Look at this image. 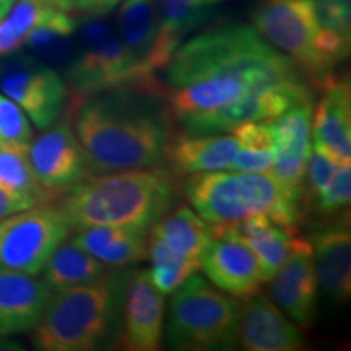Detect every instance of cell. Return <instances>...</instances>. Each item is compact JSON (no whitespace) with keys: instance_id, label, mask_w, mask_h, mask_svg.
<instances>
[{"instance_id":"f546056e","label":"cell","mask_w":351,"mask_h":351,"mask_svg":"<svg viewBox=\"0 0 351 351\" xmlns=\"http://www.w3.org/2000/svg\"><path fill=\"white\" fill-rule=\"evenodd\" d=\"M54 10L56 7L36 0H21L15 3L7 16L0 20V57L19 51L28 34L49 19Z\"/></svg>"},{"instance_id":"8d00e7d4","label":"cell","mask_w":351,"mask_h":351,"mask_svg":"<svg viewBox=\"0 0 351 351\" xmlns=\"http://www.w3.org/2000/svg\"><path fill=\"white\" fill-rule=\"evenodd\" d=\"M15 2L16 0H0V20H2L3 16H7V13L12 10Z\"/></svg>"},{"instance_id":"8fae6325","label":"cell","mask_w":351,"mask_h":351,"mask_svg":"<svg viewBox=\"0 0 351 351\" xmlns=\"http://www.w3.org/2000/svg\"><path fill=\"white\" fill-rule=\"evenodd\" d=\"M200 269L210 282L234 298L247 300L263 283L257 257L228 223L212 225V239L200 256Z\"/></svg>"},{"instance_id":"f1b7e54d","label":"cell","mask_w":351,"mask_h":351,"mask_svg":"<svg viewBox=\"0 0 351 351\" xmlns=\"http://www.w3.org/2000/svg\"><path fill=\"white\" fill-rule=\"evenodd\" d=\"M148 258L152 261V270H148V274L153 285L163 295H171L189 276L200 270V261L179 256L150 232H148Z\"/></svg>"},{"instance_id":"603a6c76","label":"cell","mask_w":351,"mask_h":351,"mask_svg":"<svg viewBox=\"0 0 351 351\" xmlns=\"http://www.w3.org/2000/svg\"><path fill=\"white\" fill-rule=\"evenodd\" d=\"M161 16L156 0H125L117 13V36L142 65L143 72L155 77L148 67L160 34Z\"/></svg>"},{"instance_id":"ffe728a7","label":"cell","mask_w":351,"mask_h":351,"mask_svg":"<svg viewBox=\"0 0 351 351\" xmlns=\"http://www.w3.org/2000/svg\"><path fill=\"white\" fill-rule=\"evenodd\" d=\"M238 152L234 135L228 134H186L173 135L166 147L165 161H168L173 176H191L208 171L231 169Z\"/></svg>"},{"instance_id":"d6a6232c","label":"cell","mask_w":351,"mask_h":351,"mask_svg":"<svg viewBox=\"0 0 351 351\" xmlns=\"http://www.w3.org/2000/svg\"><path fill=\"white\" fill-rule=\"evenodd\" d=\"M322 28L351 38V0H314Z\"/></svg>"},{"instance_id":"7402d4cb","label":"cell","mask_w":351,"mask_h":351,"mask_svg":"<svg viewBox=\"0 0 351 351\" xmlns=\"http://www.w3.org/2000/svg\"><path fill=\"white\" fill-rule=\"evenodd\" d=\"M228 225L257 257L262 282H270L291 251L296 226L278 225L267 215H252Z\"/></svg>"},{"instance_id":"d6986e66","label":"cell","mask_w":351,"mask_h":351,"mask_svg":"<svg viewBox=\"0 0 351 351\" xmlns=\"http://www.w3.org/2000/svg\"><path fill=\"white\" fill-rule=\"evenodd\" d=\"M317 283L332 301L343 304L351 295V231L348 221L322 228L313 236Z\"/></svg>"},{"instance_id":"7a4b0ae2","label":"cell","mask_w":351,"mask_h":351,"mask_svg":"<svg viewBox=\"0 0 351 351\" xmlns=\"http://www.w3.org/2000/svg\"><path fill=\"white\" fill-rule=\"evenodd\" d=\"M75 109V134L91 176L153 168L165 161L176 117L158 82L101 91Z\"/></svg>"},{"instance_id":"4dcf8cb0","label":"cell","mask_w":351,"mask_h":351,"mask_svg":"<svg viewBox=\"0 0 351 351\" xmlns=\"http://www.w3.org/2000/svg\"><path fill=\"white\" fill-rule=\"evenodd\" d=\"M33 129L28 117L15 101L0 95V143L29 145Z\"/></svg>"},{"instance_id":"e575fe53","label":"cell","mask_w":351,"mask_h":351,"mask_svg":"<svg viewBox=\"0 0 351 351\" xmlns=\"http://www.w3.org/2000/svg\"><path fill=\"white\" fill-rule=\"evenodd\" d=\"M34 205L38 204L29 197L19 194V192L12 191L0 182V219L8 217V215L21 212V210L32 208Z\"/></svg>"},{"instance_id":"cb8c5ba5","label":"cell","mask_w":351,"mask_h":351,"mask_svg":"<svg viewBox=\"0 0 351 351\" xmlns=\"http://www.w3.org/2000/svg\"><path fill=\"white\" fill-rule=\"evenodd\" d=\"M152 236L161 239L179 256L200 261L212 239V225L189 207L169 210L152 226Z\"/></svg>"},{"instance_id":"d4e9b609","label":"cell","mask_w":351,"mask_h":351,"mask_svg":"<svg viewBox=\"0 0 351 351\" xmlns=\"http://www.w3.org/2000/svg\"><path fill=\"white\" fill-rule=\"evenodd\" d=\"M43 280L52 291L91 283L108 274L106 265L80 247L75 241H62L43 267Z\"/></svg>"},{"instance_id":"30bf717a","label":"cell","mask_w":351,"mask_h":351,"mask_svg":"<svg viewBox=\"0 0 351 351\" xmlns=\"http://www.w3.org/2000/svg\"><path fill=\"white\" fill-rule=\"evenodd\" d=\"M0 90L23 109L39 130L57 122L67 99V85L51 65L13 52L0 62Z\"/></svg>"},{"instance_id":"2e32d148","label":"cell","mask_w":351,"mask_h":351,"mask_svg":"<svg viewBox=\"0 0 351 351\" xmlns=\"http://www.w3.org/2000/svg\"><path fill=\"white\" fill-rule=\"evenodd\" d=\"M238 345L247 351H296L304 348V339L269 298L257 296L239 307Z\"/></svg>"},{"instance_id":"e0dca14e","label":"cell","mask_w":351,"mask_h":351,"mask_svg":"<svg viewBox=\"0 0 351 351\" xmlns=\"http://www.w3.org/2000/svg\"><path fill=\"white\" fill-rule=\"evenodd\" d=\"M322 98L313 116V140L337 163L351 160V91L343 77L330 75L322 83Z\"/></svg>"},{"instance_id":"4fadbf2b","label":"cell","mask_w":351,"mask_h":351,"mask_svg":"<svg viewBox=\"0 0 351 351\" xmlns=\"http://www.w3.org/2000/svg\"><path fill=\"white\" fill-rule=\"evenodd\" d=\"M165 295L153 285L148 270L129 274L122 302V328L117 343L132 351L161 348Z\"/></svg>"},{"instance_id":"1f68e13d","label":"cell","mask_w":351,"mask_h":351,"mask_svg":"<svg viewBox=\"0 0 351 351\" xmlns=\"http://www.w3.org/2000/svg\"><path fill=\"white\" fill-rule=\"evenodd\" d=\"M351 199V166L340 165L326 191L315 197L317 210L324 215H333L350 205Z\"/></svg>"},{"instance_id":"5b68a950","label":"cell","mask_w":351,"mask_h":351,"mask_svg":"<svg viewBox=\"0 0 351 351\" xmlns=\"http://www.w3.org/2000/svg\"><path fill=\"white\" fill-rule=\"evenodd\" d=\"M182 189L195 212L212 225L267 215L278 225L296 226L302 217V189L287 186L270 173H197Z\"/></svg>"},{"instance_id":"277c9868","label":"cell","mask_w":351,"mask_h":351,"mask_svg":"<svg viewBox=\"0 0 351 351\" xmlns=\"http://www.w3.org/2000/svg\"><path fill=\"white\" fill-rule=\"evenodd\" d=\"M129 274H106L91 283L51 295L33 327L41 351H93L116 343L122 328V302Z\"/></svg>"},{"instance_id":"9a60e30c","label":"cell","mask_w":351,"mask_h":351,"mask_svg":"<svg viewBox=\"0 0 351 351\" xmlns=\"http://www.w3.org/2000/svg\"><path fill=\"white\" fill-rule=\"evenodd\" d=\"M270 124L275 134V160L269 173L287 186L302 189L313 150V101L298 104Z\"/></svg>"},{"instance_id":"ba28073f","label":"cell","mask_w":351,"mask_h":351,"mask_svg":"<svg viewBox=\"0 0 351 351\" xmlns=\"http://www.w3.org/2000/svg\"><path fill=\"white\" fill-rule=\"evenodd\" d=\"M72 230L62 208L41 204L0 219V269L38 275Z\"/></svg>"},{"instance_id":"ac0fdd59","label":"cell","mask_w":351,"mask_h":351,"mask_svg":"<svg viewBox=\"0 0 351 351\" xmlns=\"http://www.w3.org/2000/svg\"><path fill=\"white\" fill-rule=\"evenodd\" d=\"M51 295L44 280L0 269V339L33 330Z\"/></svg>"},{"instance_id":"52a82bcc","label":"cell","mask_w":351,"mask_h":351,"mask_svg":"<svg viewBox=\"0 0 351 351\" xmlns=\"http://www.w3.org/2000/svg\"><path fill=\"white\" fill-rule=\"evenodd\" d=\"M252 28L275 49L295 62L311 86H322L333 75L319 54L314 0H258L252 10Z\"/></svg>"},{"instance_id":"8992f818","label":"cell","mask_w":351,"mask_h":351,"mask_svg":"<svg viewBox=\"0 0 351 351\" xmlns=\"http://www.w3.org/2000/svg\"><path fill=\"white\" fill-rule=\"evenodd\" d=\"M239 304L199 275L173 291L166 343L173 350H232L238 345Z\"/></svg>"},{"instance_id":"7c38bea8","label":"cell","mask_w":351,"mask_h":351,"mask_svg":"<svg viewBox=\"0 0 351 351\" xmlns=\"http://www.w3.org/2000/svg\"><path fill=\"white\" fill-rule=\"evenodd\" d=\"M29 161L38 181L57 197L91 176L80 140L67 121L54 122L29 145Z\"/></svg>"},{"instance_id":"9c48e42d","label":"cell","mask_w":351,"mask_h":351,"mask_svg":"<svg viewBox=\"0 0 351 351\" xmlns=\"http://www.w3.org/2000/svg\"><path fill=\"white\" fill-rule=\"evenodd\" d=\"M82 43V51L73 56L67 69L70 91L77 104L88 96L111 88L156 80L143 72L142 65L114 29L104 36Z\"/></svg>"},{"instance_id":"44dd1931","label":"cell","mask_w":351,"mask_h":351,"mask_svg":"<svg viewBox=\"0 0 351 351\" xmlns=\"http://www.w3.org/2000/svg\"><path fill=\"white\" fill-rule=\"evenodd\" d=\"M147 230L130 226H88L73 241L106 267H127L148 257Z\"/></svg>"},{"instance_id":"6da1fadb","label":"cell","mask_w":351,"mask_h":351,"mask_svg":"<svg viewBox=\"0 0 351 351\" xmlns=\"http://www.w3.org/2000/svg\"><path fill=\"white\" fill-rule=\"evenodd\" d=\"M300 78L304 77L295 62L256 29L231 25L179 44L166 67L165 96L181 121Z\"/></svg>"},{"instance_id":"d590c367","label":"cell","mask_w":351,"mask_h":351,"mask_svg":"<svg viewBox=\"0 0 351 351\" xmlns=\"http://www.w3.org/2000/svg\"><path fill=\"white\" fill-rule=\"evenodd\" d=\"M119 2L121 0H67L65 12L78 10L93 16H103L114 10V7H117Z\"/></svg>"},{"instance_id":"74e56055","label":"cell","mask_w":351,"mask_h":351,"mask_svg":"<svg viewBox=\"0 0 351 351\" xmlns=\"http://www.w3.org/2000/svg\"><path fill=\"white\" fill-rule=\"evenodd\" d=\"M36 2L46 3V5H51V7L60 8V10H64V12H65V2H67V0H36Z\"/></svg>"},{"instance_id":"5bb4252c","label":"cell","mask_w":351,"mask_h":351,"mask_svg":"<svg viewBox=\"0 0 351 351\" xmlns=\"http://www.w3.org/2000/svg\"><path fill=\"white\" fill-rule=\"evenodd\" d=\"M271 280V295L285 313L300 326H311L315 317L319 285L311 243L296 236L291 251Z\"/></svg>"},{"instance_id":"836d02e7","label":"cell","mask_w":351,"mask_h":351,"mask_svg":"<svg viewBox=\"0 0 351 351\" xmlns=\"http://www.w3.org/2000/svg\"><path fill=\"white\" fill-rule=\"evenodd\" d=\"M339 166L340 163H337L332 156H328L326 152H322L319 147L314 145L313 150H311L309 160H307L304 178L311 194L314 197L322 194L328 184H330L332 178L335 176L337 169H339Z\"/></svg>"},{"instance_id":"83f0119b","label":"cell","mask_w":351,"mask_h":351,"mask_svg":"<svg viewBox=\"0 0 351 351\" xmlns=\"http://www.w3.org/2000/svg\"><path fill=\"white\" fill-rule=\"evenodd\" d=\"M0 182L36 204H51L57 195L47 191L34 174L29 161V145L0 143Z\"/></svg>"},{"instance_id":"3957f363","label":"cell","mask_w":351,"mask_h":351,"mask_svg":"<svg viewBox=\"0 0 351 351\" xmlns=\"http://www.w3.org/2000/svg\"><path fill=\"white\" fill-rule=\"evenodd\" d=\"M178 189L163 169H124L88 176L64 197L60 208L72 230L130 226L150 231L174 208Z\"/></svg>"},{"instance_id":"4316f807","label":"cell","mask_w":351,"mask_h":351,"mask_svg":"<svg viewBox=\"0 0 351 351\" xmlns=\"http://www.w3.org/2000/svg\"><path fill=\"white\" fill-rule=\"evenodd\" d=\"M231 132L238 142L231 169L269 173L275 160V134L270 122H245Z\"/></svg>"},{"instance_id":"484cf974","label":"cell","mask_w":351,"mask_h":351,"mask_svg":"<svg viewBox=\"0 0 351 351\" xmlns=\"http://www.w3.org/2000/svg\"><path fill=\"white\" fill-rule=\"evenodd\" d=\"M77 32V23L69 12L56 8L44 23L33 29L26 38V44L51 64H70L75 52L72 36Z\"/></svg>"}]
</instances>
